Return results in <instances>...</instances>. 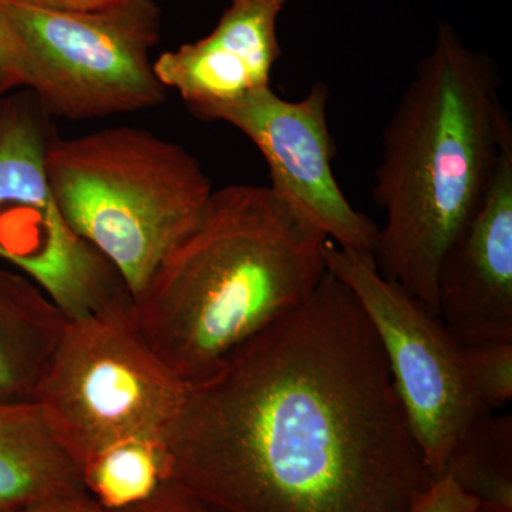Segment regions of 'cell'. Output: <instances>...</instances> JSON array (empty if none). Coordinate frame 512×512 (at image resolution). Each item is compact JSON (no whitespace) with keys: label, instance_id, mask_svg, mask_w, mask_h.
<instances>
[{"label":"cell","instance_id":"obj_6","mask_svg":"<svg viewBox=\"0 0 512 512\" xmlns=\"http://www.w3.org/2000/svg\"><path fill=\"white\" fill-rule=\"evenodd\" d=\"M2 5L25 53V89L50 116L103 119L167 100L151 60L163 30L156 0H121L86 12Z\"/></svg>","mask_w":512,"mask_h":512},{"label":"cell","instance_id":"obj_21","mask_svg":"<svg viewBox=\"0 0 512 512\" xmlns=\"http://www.w3.org/2000/svg\"><path fill=\"white\" fill-rule=\"evenodd\" d=\"M32 8L53 10V12H86L113 5L121 0H8Z\"/></svg>","mask_w":512,"mask_h":512},{"label":"cell","instance_id":"obj_20","mask_svg":"<svg viewBox=\"0 0 512 512\" xmlns=\"http://www.w3.org/2000/svg\"><path fill=\"white\" fill-rule=\"evenodd\" d=\"M19 512H110L100 507L89 494L67 495L43 501Z\"/></svg>","mask_w":512,"mask_h":512},{"label":"cell","instance_id":"obj_5","mask_svg":"<svg viewBox=\"0 0 512 512\" xmlns=\"http://www.w3.org/2000/svg\"><path fill=\"white\" fill-rule=\"evenodd\" d=\"M188 387L144 339L128 295L67 320L35 403L80 471L126 441L164 446Z\"/></svg>","mask_w":512,"mask_h":512},{"label":"cell","instance_id":"obj_18","mask_svg":"<svg viewBox=\"0 0 512 512\" xmlns=\"http://www.w3.org/2000/svg\"><path fill=\"white\" fill-rule=\"evenodd\" d=\"M478 501L448 476L434 478L409 512H474Z\"/></svg>","mask_w":512,"mask_h":512},{"label":"cell","instance_id":"obj_2","mask_svg":"<svg viewBox=\"0 0 512 512\" xmlns=\"http://www.w3.org/2000/svg\"><path fill=\"white\" fill-rule=\"evenodd\" d=\"M328 239L269 185L214 190L133 299L138 328L181 382H201L311 296Z\"/></svg>","mask_w":512,"mask_h":512},{"label":"cell","instance_id":"obj_15","mask_svg":"<svg viewBox=\"0 0 512 512\" xmlns=\"http://www.w3.org/2000/svg\"><path fill=\"white\" fill-rule=\"evenodd\" d=\"M80 476L87 494L104 510H126L167 481V453L154 441H126L90 458L80 467Z\"/></svg>","mask_w":512,"mask_h":512},{"label":"cell","instance_id":"obj_13","mask_svg":"<svg viewBox=\"0 0 512 512\" xmlns=\"http://www.w3.org/2000/svg\"><path fill=\"white\" fill-rule=\"evenodd\" d=\"M76 494H87L79 468L39 404H0V512Z\"/></svg>","mask_w":512,"mask_h":512},{"label":"cell","instance_id":"obj_16","mask_svg":"<svg viewBox=\"0 0 512 512\" xmlns=\"http://www.w3.org/2000/svg\"><path fill=\"white\" fill-rule=\"evenodd\" d=\"M468 386L485 412L504 409L512 399V342L461 346Z\"/></svg>","mask_w":512,"mask_h":512},{"label":"cell","instance_id":"obj_11","mask_svg":"<svg viewBox=\"0 0 512 512\" xmlns=\"http://www.w3.org/2000/svg\"><path fill=\"white\" fill-rule=\"evenodd\" d=\"M288 0H229L202 39L154 60L160 82L180 94L192 116L271 87L281 59L278 23Z\"/></svg>","mask_w":512,"mask_h":512},{"label":"cell","instance_id":"obj_22","mask_svg":"<svg viewBox=\"0 0 512 512\" xmlns=\"http://www.w3.org/2000/svg\"><path fill=\"white\" fill-rule=\"evenodd\" d=\"M474 512H505L501 510H497V508L490 507V505L478 504L476 511Z\"/></svg>","mask_w":512,"mask_h":512},{"label":"cell","instance_id":"obj_19","mask_svg":"<svg viewBox=\"0 0 512 512\" xmlns=\"http://www.w3.org/2000/svg\"><path fill=\"white\" fill-rule=\"evenodd\" d=\"M111 512V511H110ZM116 512H220L198 500L197 497L181 490L177 485L165 481L156 493L143 503Z\"/></svg>","mask_w":512,"mask_h":512},{"label":"cell","instance_id":"obj_9","mask_svg":"<svg viewBox=\"0 0 512 512\" xmlns=\"http://www.w3.org/2000/svg\"><path fill=\"white\" fill-rule=\"evenodd\" d=\"M328 106V84L316 82L296 101L266 87L195 117L241 131L261 151L272 190L302 208L339 248L375 258L380 227L350 204L333 174Z\"/></svg>","mask_w":512,"mask_h":512},{"label":"cell","instance_id":"obj_3","mask_svg":"<svg viewBox=\"0 0 512 512\" xmlns=\"http://www.w3.org/2000/svg\"><path fill=\"white\" fill-rule=\"evenodd\" d=\"M510 137L497 63L440 22L384 127L372 190L386 214L377 269L437 316L441 261L484 200Z\"/></svg>","mask_w":512,"mask_h":512},{"label":"cell","instance_id":"obj_17","mask_svg":"<svg viewBox=\"0 0 512 512\" xmlns=\"http://www.w3.org/2000/svg\"><path fill=\"white\" fill-rule=\"evenodd\" d=\"M26 62L12 23L0 0V100L16 90L25 89Z\"/></svg>","mask_w":512,"mask_h":512},{"label":"cell","instance_id":"obj_7","mask_svg":"<svg viewBox=\"0 0 512 512\" xmlns=\"http://www.w3.org/2000/svg\"><path fill=\"white\" fill-rule=\"evenodd\" d=\"M50 120L29 90L0 100V261L33 279L74 320L131 293L57 207L46 171L56 137Z\"/></svg>","mask_w":512,"mask_h":512},{"label":"cell","instance_id":"obj_10","mask_svg":"<svg viewBox=\"0 0 512 512\" xmlns=\"http://www.w3.org/2000/svg\"><path fill=\"white\" fill-rule=\"evenodd\" d=\"M437 306L458 345L512 342V137L476 214L441 261Z\"/></svg>","mask_w":512,"mask_h":512},{"label":"cell","instance_id":"obj_4","mask_svg":"<svg viewBox=\"0 0 512 512\" xmlns=\"http://www.w3.org/2000/svg\"><path fill=\"white\" fill-rule=\"evenodd\" d=\"M46 171L64 221L119 271L133 299L214 191L187 148L130 126L53 138Z\"/></svg>","mask_w":512,"mask_h":512},{"label":"cell","instance_id":"obj_8","mask_svg":"<svg viewBox=\"0 0 512 512\" xmlns=\"http://www.w3.org/2000/svg\"><path fill=\"white\" fill-rule=\"evenodd\" d=\"M326 268L355 295L382 343L397 396L431 476L484 414L468 386L461 345L436 313L384 278L373 256L326 242Z\"/></svg>","mask_w":512,"mask_h":512},{"label":"cell","instance_id":"obj_12","mask_svg":"<svg viewBox=\"0 0 512 512\" xmlns=\"http://www.w3.org/2000/svg\"><path fill=\"white\" fill-rule=\"evenodd\" d=\"M66 323L33 279L0 262V404L35 403Z\"/></svg>","mask_w":512,"mask_h":512},{"label":"cell","instance_id":"obj_14","mask_svg":"<svg viewBox=\"0 0 512 512\" xmlns=\"http://www.w3.org/2000/svg\"><path fill=\"white\" fill-rule=\"evenodd\" d=\"M441 476L453 478L478 504L512 512L510 414L481 416L454 448Z\"/></svg>","mask_w":512,"mask_h":512},{"label":"cell","instance_id":"obj_1","mask_svg":"<svg viewBox=\"0 0 512 512\" xmlns=\"http://www.w3.org/2000/svg\"><path fill=\"white\" fill-rule=\"evenodd\" d=\"M167 481L220 512H409L433 483L372 323L326 272L188 387Z\"/></svg>","mask_w":512,"mask_h":512}]
</instances>
